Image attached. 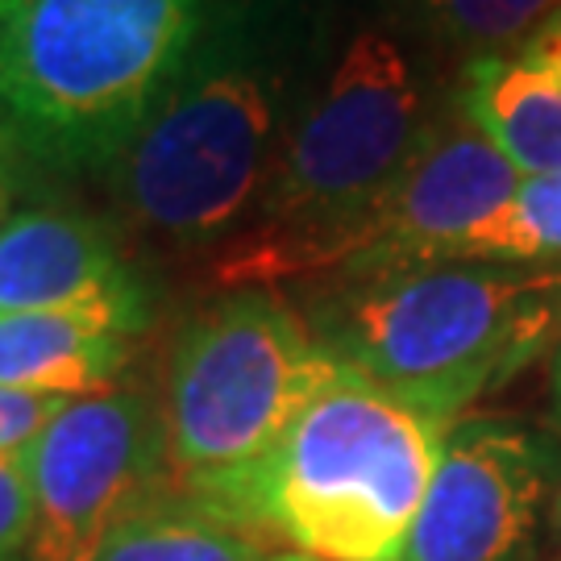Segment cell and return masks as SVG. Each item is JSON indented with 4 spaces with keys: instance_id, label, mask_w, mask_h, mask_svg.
<instances>
[{
    "instance_id": "obj_1",
    "label": "cell",
    "mask_w": 561,
    "mask_h": 561,
    "mask_svg": "<svg viewBox=\"0 0 561 561\" xmlns=\"http://www.w3.org/2000/svg\"><path fill=\"white\" fill-rule=\"evenodd\" d=\"M333 42V0H213L162 101L108 171L125 221L180 250L238 238Z\"/></svg>"
},
{
    "instance_id": "obj_2",
    "label": "cell",
    "mask_w": 561,
    "mask_h": 561,
    "mask_svg": "<svg viewBox=\"0 0 561 561\" xmlns=\"http://www.w3.org/2000/svg\"><path fill=\"white\" fill-rule=\"evenodd\" d=\"M324 350L442 424L561 337V266L424 259L324 275L304 304Z\"/></svg>"
},
{
    "instance_id": "obj_3",
    "label": "cell",
    "mask_w": 561,
    "mask_h": 561,
    "mask_svg": "<svg viewBox=\"0 0 561 561\" xmlns=\"http://www.w3.org/2000/svg\"><path fill=\"white\" fill-rule=\"evenodd\" d=\"M433 113V83L396 30L366 21L337 34L254 217L225 254V279L266 287L345 266Z\"/></svg>"
},
{
    "instance_id": "obj_4",
    "label": "cell",
    "mask_w": 561,
    "mask_h": 561,
    "mask_svg": "<svg viewBox=\"0 0 561 561\" xmlns=\"http://www.w3.org/2000/svg\"><path fill=\"white\" fill-rule=\"evenodd\" d=\"M213 0H0V134L59 175H108Z\"/></svg>"
},
{
    "instance_id": "obj_5",
    "label": "cell",
    "mask_w": 561,
    "mask_h": 561,
    "mask_svg": "<svg viewBox=\"0 0 561 561\" xmlns=\"http://www.w3.org/2000/svg\"><path fill=\"white\" fill-rule=\"evenodd\" d=\"M449 428L337 362L221 520L321 561H403Z\"/></svg>"
},
{
    "instance_id": "obj_6",
    "label": "cell",
    "mask_w": 561,
    "mask_h": 561,
    "mask_svg": "<svg viewBox=\"0 0 561 561\" xmlns=\"http://www.w3.org/2000/svg\"><path fill=\"white\" fill-rule=\"evenodd\" d=\"M333 370L337 358L300 308L271 287L238 283L204 304L167 354L162 424L171 486L221 520Z\"/></svg>"
},
{
    "instance_id": "obj_7",
    "label": "cell",
    "mask_w": 561,
    "mask_h": 561,
    "mask_svg": "<svg viewBox=\"0 0 561 561\" xmlns=\"http://www.w3.org/2000/svg\"><path fill=\"white\" fill-rule=\"evenodd\" d=\"M25 561H92L134 512L175 491L162 400L141 382L67 400L25 454Z\"/></svg>"
},
{
    "instance_id": "obj_8",
    "label": "cell",
    "mask_w": 561,
    "mask_h": 561,
    "mask_svg": "<svg viewBox=\"0 0 561 561\" xmlns=\"http://www.w3.org/2000/svg\"><path fill=\"white\" fill-rule=\"evenodd\" d=\"M561 445L516 416H461L412 524L403 561H528Z\"/></svg>"
},
{
    "instance_id": "obj_9",
    "label": "cell",
    "mask_w": 561,
    "mask_h": 561,
    "mask_svg": "<svg viewBox=\"0 0 561 561\" xmlns=\"http://www.w3.org/2000/svg\"><path fill=\"white\" fill-rule=\"evenodd\" d=\"M520 180V167L445 96L375 208L362 250L333 275L449 259L512 204Z\"/></svg>"
},
{
    "instance_id": "obj_10",
    "label": "cell",
    "mask_w": 561,
    "mask_h": 561,
    "mask_svg": "<svg viewBox=\"0 0 561 561\" xmlns=\"http://www.w3.org/2000/svg\"><path fill=\"white\" fill-rule=\"evenodd\" d=\"M150 324V296L0 312V387L38 396H96L117 387Z\"/></svg>"
},
{
    "instance_id": "obj_11",
    "label": "cell",
    "mask_w": 561,
    "mask_h": 561,
    "mask_svg": "<svg viewBox=\"0 0 561 561\" xmlns=\"http://www.w3.org/2000/svg\"><path fill=\"white\" fill-rule=\"evenodd\" d=\"M134 291L146 287L96 217L46 204L0 217V312L67 308Z\"/></svg>"
},
{
    "instance_id": "obj_12",
    "label": "cell",
    "mask_w": 561,
    "mask_h": 561,
    "mask_svg": "<svg viewBox=\"0 0 561 561\" xmlns=\"http://www.w3.org/2000/svg\"><path fill=\"white\" fill-rule=\"evenodd\" d=\"M449 96L520 175L561 171V76L503 50L466 62Z\"/></svg>"
},
{
    "instance_id": "obj_13",
    "label": "cell",
    "mask_w": 561,
    "mask_h": 561,
    "mask_svg": "<svg viewBox=\"0 0 561 561\" xmlns=\"http://www.w3.org/2000/svg\"><path fill=\"white\" fill-rule=\"evenodd\" d=\"M92 561H266L250 533L208 516L204 507L167 491L146 503L104 541Z\"/></svg>"
},
{
    "instance_id": "obj_14",
    "label": "cell",
    "mask_w": 561,
    "mask_h": 561,
    "mask_svg": "<svg viewBox=\"0 0 561 561\" xmlns=\"http://www.w3.org/2000/svg\"><path fill=\"white\" fill-rule=\"evenodd\" d=\"M403 30L437 42L454 55L486 59L516 50L561 9V0H379Z\"/></svg>"
},
{
    "instance_id": "obj_15",
    "label": "cell",
    "mask_w": 561,
    "mask_h": 561,
    "mask_svg": "<svg viewBox=\"0 0 561 561\" xmlns=\"http://www.w3.org/2000/svg\"><path fill=\"white\" fill-rule=\"evenodd\" d=\"M449 259L561 266V171L524 175L512 204L470 241H461Z\"/></svg>"
},
{
    "instance_id": "obj_16",
    "label": "cell",
    "mask_w": 561,
    "mask_h": 561,
    "mask_svg": "<svg viewBox=\"0 0 561 561\" xmlns=\"http://www.w3.org/2000/svg\"><path fill=\"white\" fill-rule=\"evenodd\" d=\"M67 396H38V391H18L0 387V458L9 454H30L42 428L59 416Z\"/></svg>"
},
{
    "instance_id": "obj_17",
    "label": "cell",
    "mask_w": 561,
    "mask_h": 561,
    "mask_svg": "<svg viewBox=\"0 0 561 561\" xmlns=\"http://www.w3.org/2000/svg\"><path fill=\"white\" fill-rule=\"evenodd\" d=\"M30 474H25V454L0 458V561H25L30 549Z\"/></svg>"
},
{
    "instance_id": "obj_18",
    "label": "cell",
    "mask_w": 561,
    "mask_h": 561,
    "mask_svg": "<svg viewBox=\"0 0 561 561\" xmlns=\"http://www.w3.org/2000/svg\"><path fill=\"white\" fill-rule=\"evenodd\" d=\"M516 55H520V59H528L533 67H541V71H553V76H561V9L545 21L537 34H528V38L516 46Z\"/></svg>"
},
{
    "instance_id": "obj_19",
    "label": "cell",
    "mask_w": 561,
    "mask_h": 561,
    "mask_svg": "<svg viewBox=\"0 0 561 561\" xmlns=\"http://www.w3.org/2000/svg\"><path fill=\"white\" fill-rule=\"evenodd\" d=\"M549 400H553V416L561 424V337L553 345V366H549Z\"/></svg>"
},
{
    "instance_id": "obj_20",
    "label": "cell",
    "mask_w": 561,
    "mask_h": 561,
    "mask_svg": "<svg viewBox=\"0 0 561 561\" xmlns=\"http://www.w3.org/2000/svg\"><path fill=\"white\" fill-rule=\"evenodd\" d=\"M13 154H18V150H13V146H9V138L0 134V187L9 183V171H13Z\"/></svg>"
},
{
    "instance_id": "obj_21",
    "label": "cell",
    "mask_w": 561,
    "mask_h": 561,
    "mask_svg": "<svg viewBox=\"0 0 561 561\" xmlns=\"http://www.w3.org/2000/svg\"><path fill=\"white\" fill-rule=\"evenodd\" d=\"M266 561H321V558H308V553H275V558Z\"/></svg>"
}]
</instances>
